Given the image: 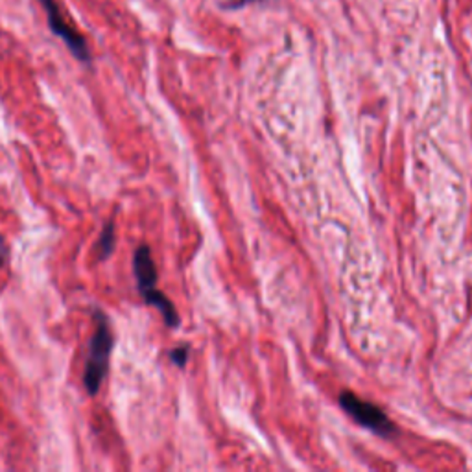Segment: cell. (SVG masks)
Segmentation results:
<instances>
[{
	"instance_id": "1",
	"label": "cell",
	"mask_w": 472,
	"mask_h": 472,
	"mask_svg": "<svg viewBox=\"0 0 472 472\" xmlns=\"http://www.w3.org/2000/svg\"><path fill=\"white\" fill-rule=\"evenodd\" d=\"M133 273H135L137 286H139V291L143 295L144 303L150 307H155L170 329L180 327V323H182L180 314H177L173 303L157 288L159 273H157V268H155V262L152 257V250L148 246L137 248L135 257H133Z\"/></svg>"
},
{
	"instance_id": "2",
	"label": "cell",
	"mask_w": 472,
	"mask_h": 472,
	"mask_svg": "<svg viewBox=\"0 0 472 472\" xmlns=\"http://www.w3.org/2000/svg\"><path fill=\"white\" fill-rule=\"evenodd\" d=\"M93 320L96 323V332L89 341V357L84 371V386L91 397L98 395L103 384V379L109 369L111 350L114 347V338L107 316L96 309L93 312Z\"/></svg>"
},
{
	"instance_id": "3",
	"label": "cell",
	"mask_w": 472,
	"mask_h": 472,
	"mask_svg": "<svg viewBox=\"0 0 472 472\" xmlns=\"http://www.w3.org/2000/svg\"><path fill=\"white\" fill-rule=\"evenodd\" d=\"M339 406L350 419L357 421L360 427L375 432L382 438H391L397 434L395 423L386 416V413L373 402L360 398L349 389L339 393Z\"/></svg>"
},
{
	"instance_id": "4",
	"label": "cell",
	"mask_w": 472,
	"mask_h": 472,
	"mask_svg": "<svg viewBox=\"0 0 472 472\" xmlns=\"http://www.w3.org/2000/svg\"><path fill=\"white\" fill-rule=\"evenodd\" d=\"M39 5L43 6V10L46 14L48 28L52 30V34L62 39L69 46L71 54L76 59H80L82 64H91V52H89V44H87L85 37L80 32H76L73 26L67 25L62 12H59L55 0H39Z\"/></svg>"
},
{
	"instance_id": "5",
	"label": "cell",
	"mask_w": 472,
	"mask_h": 472,
	"mask_svg": "<svg viewBox=\"0 0 472 472\" xmlns=\"http://www.w3.org/2000/svg\"><path fill=\"white\" fill-rule=\"evenodd\" d=\"M116 248V229L114 223L109 221L103 225L102 234H100V242H98V251H100V259L107 261Z\"/></svg>"
},
{
	"instance_id": "6",
	"label": "cell",
	"mask_w": 472,
	"mask_h": 472,
	"mask_svg": "<svg viewBox=\"0 0 472 472\" xmlns=\"http://www.w3.org/2000/svg\"><path fill=\"white\" fill-rule=\"evenodd\" d=\"M189 352H191V347L189 345H180L170 350V360L177 366V368H185L187 362H189Z\"/></svg>"
},
{
	"instance_id": "7",
	"label": "cell",
	"mask_w": 472,
	"mask_h": 472,
	"mask_svg": "<svg viewBox=\"0 0 472 472\" xmlns=\"http://www.w3.org/2000/svg\"><path fill=\"white\" fill-rule=\"evenodd\" d=\"M6 259H8V248H6L5 241H3V236H0V268H3Z\"/></svg>"
}]
</instances>
